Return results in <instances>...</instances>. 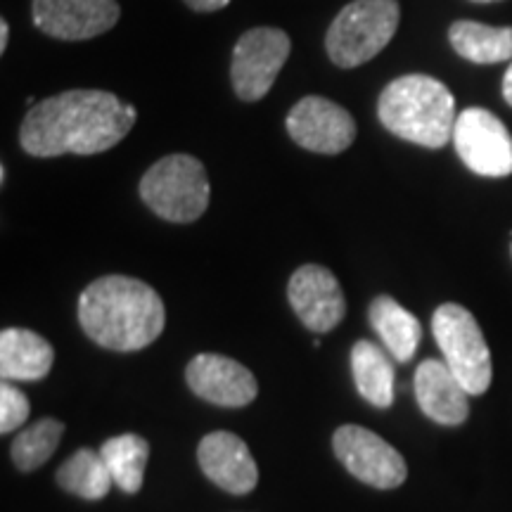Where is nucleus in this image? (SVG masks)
<instances>
[{
  "mask_svg": "<svg viewBox=\"0 0 512 512\" xmlns=\"http://www.w3.org/2000/svg\"><path fill=\"white\" fill-rule=\"evenodd\" d=\"M503 98L512 107V64H510L508 72H505V76H503Z\"/></svg>",
  "mask_w": 512,
  "mask_h": 512,
  "instance_id": "393cba45",
  "label": "nucleus"
},
{
  "mask_svg": "<svg viewBox=\"0 0 512 512\" xmlns=\"http://www.w3.org/2000/svg\"><path fill=\"white\" fill-rule=\"evenodd\" d=\"M458 157L479 176L503 178L512 174V136L496 114L482 107L460 112L453 128Z\"/></svg>",
  "mask_w": 512,
  "mask_h": 512,
  "instance_id": "6e6552de",
  "label": "nucleus"
},
{
  "mask_svg": "<svg viewBox=\"0 0 512 512\" xmlns=\"http://www.w3.org/2000/svg\"><path fill=\"white\" fill-rule=\"evenodd\" d=\"M102 458L114 484L119 486L124 494H138L145 479V465L150 458V444L138 434H119V437L107 439L100 448Z\"/></svg>",
  "mask_w": 512,
  "mask_h": 512,
  "instance_id": "412c9836",
  "label": "nucleus"
},
{
  "mask_svg": "<svg viewBox=\"0 0 512 512\" xmlns=\"http://www.w3.org/2000/svg\"><path fill=\"white\" fill-rule=\"evenodd\" d=\"M377 117L394 136L439 150L453 138L458 114L444 83L425 74H406L384 88Z\"/></svg>",
  "mask_w": 512,
  "mask_h": 512,
  "instance_id": "7ed1b4c3",
  "label": "nucleus"
},
{
  "mask_svg": "<svg viewBox=\"0 0 512 512\" xmlns=\"http://www.w3.org/2000/svg\"><path fill=\"white\" fill-rule=\"evenodd\" d=\"M396 0H354L332 22L325 38L330 60L342 69L361 67L389 46L399 29Z\"/></svg>",
  "mask_w": 512,
  "mask_h": 512,
  "instance_id": "20e7f679",
  "label": "nucleus"
},
{
  "mask_svg": "<svg viewBox=\"0 0 512 512\" xmlns=\"http://www.w3.org/2000/svg\"><path fill=\"white\" fill-rule=\"evenodd\" d=\"M337 458L363 484L389 491L406 482V460L380 434L358 425H342L332 437Z\"/></svg>",
  "mask_w": 512,
  "mask_h": 512,
  "instance_id": "1a4fd4ad",
  "label": "nucleus"
},
{
  "mask_svg": "<svg viewBox=\"0 0 512 512\" xmlns=\"http://www.w3.org/2000/svg\"><path fill=\"white\" fill-rule=\"evenodd\" d=\"M117 0H34V24L60 41H88L119 22Z\"/></svg>",
  "mask_w": 512,
  "mask_h": 512,
  "instance_id": "9b49d317",
  "label": "nucleus"
},
{
  "mask_svg": "<svg viewBox=\"0 0 512 512\" xmlns=\"http://www.w3.org/2000/svg\"><path fill=\"white\" fill-rule=\"evenodd\" d=\"M230 0H185V5L192 8L195 12H216L223 10Z\"/></svg>",
  "mask_w": 512,
  "mask_h": 512,
  "instance_id": "b1692460",
  "label": "nucleus"
},
{
  "mask_svg": "<svg viewBox=\"0 0 512 512\" xmlns=\"http://www.w3.org/2000/svg\"><path fill=\"white\" fill-rule=\"evenodd\" d=\"M432 332L446 366L458 377L467 394H484L491 387L494 368L477 318L460 304H441L432 316Z\"/></svg>",
  "mask_w": 512,
  "mask_h": 512,
  "instance_id": "423d86ee",
  "label": "nucleus"
},
{
  "mask_svg": "<svg viewBox=\"0 0 512 512\" xmlns=\"http://www.w3.org/2000/svg\"><path fill=\"white\" fill-rule=\"evenodd\" d=\"M64 434V425L55 418H43L29 430H24L19 437L12 441V460H15L17 470L34 472L43 463H48L55 448L60 446Z\"/></svg>",
  "mask_w": 512,
  "mask_h": 512,
  "instance_id": "4be33fe9",
  "label": "nucleus"
},
{
  "mask_svg": "<svg viewBox=\"0 0 512 512\" xmlns=\"http://www.w3.org/2000/svg\"><path fill=\"white\" fill-rule=\"evenodd\" d=\"M287 133L304 150L339 155L356 140V121L342 105L320 95H306L287 114Z\"/></svg>",
  "mask_w": 512,
  "mask_h": 512,
  "instance_id": "9d476101",
  "label": "nucleus"
},
{
  "mask_svg": "<svg viewBox=\"0 0 512 512\" xmlns=\"http://www.w3.org/2000/svg\"><path fill=\"white\" fill-rule=\"evenodd\" d=\"M29 413L31 403L22 389L10 384V380H3V384H0V432H15L17 427H22L27 422Z\"/></svg>",
  "mask_w": 512,
  "mask_h": 512,
  "instance_id": "5701e85b",
  "label": "nucleus"
},
{
  "mask_svg": "<svg viewBox=\"0 0 512 512\" xmlns=\"http://www.w3.org/2000/svg\"><path fill=\"white\" fill-rule=\"evenodd\" d=\"M453 50L475 64L512 60V27H486L479 22H456L448 29Z\"/></svg>",
  "mask_w": 512,
  "mask_h": 512,
  "instance_id": "6ab92c4d",
  "label": "nucleus"
},
{
  "mask_svg": "<svg viewBox=\"0 0 512 512\" xmlns=\"http://www.w3.org/2000/svg\"><path fill=\"white\" fill-rule=\"evenodd\" d=\"M368 318L394 361H411L422 339L420 320L408 309H403L396 299L387 297V294L373 299L368 309Z\"/></svg>",
  "mask_w": 512,
  "mask_h": 512,
  "instance_id": "f3484780",
  "label": "nucleus"
},
{
  "mask_svg": "<svg viewBox=\"0 0 512 512\" xmlns=\"http://www.w3.org/2000/svg\"><path fill=\"white\" fill-rule=\"evenodd\" d=\"M57 484L86 501H100L110 494L114 479L102 453H95L93 448H79L60 465Z\"/></svg>",
  "mask_w": 512,
  "mask_h": 512,
  "instance_id": "aec40b11",
  "label": "nucleus"
},
{
  "mask_svg": "<svg viewBox=\"0 0 512 512\" xmlns=\"http://www.w3.org/2000/svg\"><path fill=\"white\" fill-rule=\"evenodd\" d=\"M292 43L283 29L256 27L240 36L233 50L230 79L240 100L256 102L266 98L290 57Z\"/></svg>",
  "mask_w": 512,
  "mask_h": 512,
  "instance_id": "0eeeda50",
  "label": "nucleus"
},
{
  "mask_svg": "<svg viewBox=\"0 0 512 512\" xmlns=\"http://www.w3.org/2000/svg\"><path fill=\"white\" fill-rule=\"evenodd\" d=\"M287 297L294 313L311 332L335 330L347 313V299L337 278L318 264H306L294 271Z\"/></svg>",
  "mask_w": 512,
  "mask_h": 512,
  "instance_id": "f8f14e48",
  "label": "nucleus"
},
{
  "mask_svg": "<svg viewBox=\"0 0 512 512\" xmlns=\"http://www.w3.org/2000/svg\"><path fill=\"white\" fill-rule=\"evenodd\" d=\"M79 323L100 347L140 351L164 332L162 297L143 280L105 275L81 292Z\"/></svg>",
  "mask_w": 512,
  "mask_h": 512,
  "instance_id": "f03ea898",
  "label": "nucleus"
},
{
  "mask_svg": "<svg viewBox=\"0 0 512 512\" xmlns=\"http://www.w3.org/2000/svg\"><path fill=\"white\" fill-rule=\"evenodd\" d=\"M8 41H10V27L8 22H0V53H5L8 50Z\"/></svg>",
  "mask_w": 512,
  "mask_h": 512,
  "instance_id": "a878e982",
  "label": "nucleus"
},
{
  "mask_svg": "<svg viewBox=\"0 0 512 512\" xmlns=\"http://www.w3.org/2000/svg\"><path fill=\"white\" fill-rule=\"evenodd\" d=\"M351 370L358 394L375 408L394 403V366L384 349L368 339H358L351 349Z\"/></svg>",
  "mask_w": 512,
  "mask_h": 512,
  "instance_id": "a211bd4d",
  "label": "nucleus"
},
{
  "mask_svg": "<svg viewBox=\"0 0 512 512\" xmlns=\"http://www.w3.org/2000/svg\"><path fill=\"white\" fill-rule=\"evenodd\" d=\"M472 3H496V0H472Z\"/></svg>",
  "mask_w": 512,
  "mask_h": 512,
  "instance_id": "bb28decb",
  "label": "nucleus"
},
{
  "mask_svg": "<svg viewBox=\"0 0 512 512\" xmlns=\"http://www.w3.org/2000/svg\"><path fill=\"white\" fill-rule=\"evenodd\" d=\"M136 119V107L114 93L76 88L36 102L22 121L19 143L31 157L100 155L121 143Z\"/></svg>",
  "mask_w": 512,
  "mask_h": 512,
  "instance_id": "f257e3e1",
  "label": "nucleus"
},
{
  "mask_svg": "<svg viewBox=\"0 0 512 512\" xmlns=\"http://www.w3.org/2000/svg\"><path fill=\"white\" fill-rule=\"evenodd\" d=\"M209 178L200 159L169 155L150 166L140 181L143 202L171 223L197 221L209 207Z\"/></svg>",
  "mask_w": 512,
  "mask_h": 512,
  "instance_id": "39448f33",
  "label": "nucleus"
},
{
  "mask_svg": "<svg viewBox=\"0 0 512 512\" xmlns=\"http://www.w3.org/2000/svg\"><path fill=\"white\" fill-rule=\"evenodd\" d=\"M185 380L200 399L223 408H242L259 394L252 370L219 354L195 356L185 368Z\"/></svg>",
  "mask_w": 512,
  "mask_h": 512,
  "instance_id": "ddd939ff",
  "label": "nucleus"
},
{
  "mask_svg": "<svg viewBox=\"0 0 512 512\" xmlns=\"http://www.w3.org/2000/svg\"><path fill=\"white\" fill-rule=\"evenodd\" d=\"M197 460H200L204 475L228 494H252L256 484H259V467H256L249 446L238 434H207L200 441V448H197Z\"/></svg>",
  "mask_w": 512,
  "mask_h": 512,
  "instance_id": "4468645a",
  "label": "nucleus"
},
{
  "mask_svg": "<svg viewBox=\"0 0 512 512\" xmlns=\"http://www.w3.org/2000/svg\"><path fill=\"white\" fill-rule=\"evenodd\" d=\"M55 351L48 339L27 328L0 332V375L3 380L36 382L50 373Z\"/></svg>",
  "mask_w": 512,
  "mask_h": 512,
  "instance_id": "dca6fc26",
  "label": "nucleus"
},
{
  "mask_svg": "<svg viewBox=\"0 0 512 512\" xmlns=\"http://www.w3.org/2000/svg\"><path fill=\"white\" fill-rule=\"evenodd\" d=\"M467 396L470 394L451 373L446 361L427 358L415 370V399H418L422 413L439 425H463L470 413Z\"/></svg>",
  "mask_w": 512,
  "mask_h": 512,
  "instance_id": "2eb2a0df",
  "label": "nucleus"
}]
</instances>
